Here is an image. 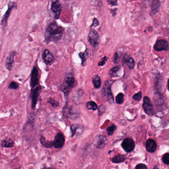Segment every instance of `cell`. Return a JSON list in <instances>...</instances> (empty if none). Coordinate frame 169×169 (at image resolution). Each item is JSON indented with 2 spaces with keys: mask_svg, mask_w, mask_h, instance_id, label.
<instances>
[{
  "mask_svg": "<svg viewBox=\"0 0 169 169\" xmlns=\"http://www.w3.org/2000/svg\"><path fill=\"white\" fill-rule=\"evenodd\" d=\"M117 10V9H114V10H111V14H112V15H113L114 17L115 16L116 14Z\"/></svg>",
  "mask_w": 169,
  "mask_h": 169,
  "instance_id": "ab89813d",
  "label": "cell"
},
{
  "mask_svg": "<svg viewBox=\"0 0 169 169\" xmlns=\"http://www.w3.org/2000/svg\"><path fill=\"white\" fill-rule=\"evenodd\" d=\"M88 40L90 44L94 48H96L99 43L100 37L97 31L94 29H91L88 36Z\"/></svg>",
  "mask_w": 169,
  "mask_h": 169,
  "instance_id": "5b68a950",
  "label": "cell"
},
{
  "mask_svg": "<svg viewBox=\"0 0 169 169\" xmlns=\"http://www.w3.org/2000/svg\"><path fill=\"white\" fill-rule=\"evenodd\" d=\"M160 7V0H153L151 7V15H155Z\"/></svg>",
  "mask_w": 169,
  "mask_h": 169,
  "instance_id": "e0dca14e",
  "label": "cell"
},
{
  "mask_svg": "<svg viewBox=\"0 0 169 169\" xmlns=\"http://www.w3.org/2000/svg\"><path fill=\"white\" fill-rule=\"evenodd\" d=\"M77 83L75 77L72 73L67 74L63 79V82L60 86V90L63 93L65 97L68 96L72 88Z\"/></svg>",
  "mask_w": 169,
  "mask_h": 169,
  "instance_id": "7a4b0ae2",
  "label": "cell"
},
{
  "mask_svg": "<svg viewBox=\"0 0 169 169\" xmlns=\"http://www.w3.org/2000/svg\"><path fill=\"white\" fill-rule=\"evenodd\" d=\"M120 70H121V67L119 66L113 68L111 69V70H110L109 75H110V77H119V72H120Z\"/></svg>",
  "mask_w": 169,
  "mask_h": 169,
  "instance_id": "cb8c5ba5",
  "label": "cell"
},
{
  "mask_svg": "<svg viewBox=\"0 0 169 169\" xmlns=\"http://www.w3.org/2000/svg\"><path fill=\"white\" fill-rule=\"evenodd\" d=\"M169 44L167 41L164 39L158 40L154 45V49L157 51H162L167 50Z\"/></svg>",
  "mask_w": 169,
  "mask_h": 169,
  "instance_id": "7c38bea8",
  "label": "cell"
},
{
  "mask_svg": "<svg viewBox=\"0 0 169 169\" xmlns=\"http://www.w3.org/2000/svg\"><path fill=\"white\" fill-rule=\"evenodd\" d=\"M116 103L118 104H121L124 101V95L122 93H120L117 96L116 99Z\"/></svg>",
  "mask_w": 169,
  "mask_h": 169,
  "instance_id": "83f0119b",
  "label": "cell"
},
{
  "mask_svg": "<svg viewBox=\"0 0 169 169\" xmlns=\"http://www.w3.org/2000/svg\"><path fill=\"white\" fill-rule=\"evenodd\" d=\"M41 86L39 84L35 87L33 88L31 91V108L33 110L35 109L37 103L38 99L39 96L40 91L41 90Z\"/></svg>",
  "mask_w": 169,
  "mask_h": 169,
  "instance_id": "277c9868",
  "label": "cell"
},
{
  "mask_svg": "<svg viewBox=\"0 0 169 169\" xmlns=\"http://www.w3.org/2000/svg\"><path fill=\"white\" fill-rule=\"evenodd\" d=\"M62 9V6L60 0H52L51 3V10L54 14V18L58 19L60 17Z\"/></svg>",
  "mask_w": 169,
  "mask_h": 169,
  "instance_id": "8992f818",
  "label": "cell"
},
{
  "mask_svg": "<svg viewBox=\"0 0 169 169\" xmlns=\"http://www.w3.org/2000/svg\"><path fill=\"white\" fill-rule=\"evenodd\" d=\"M64 28L59 26L54 21L48 26L45 34V39L47 43L57 42L61 39L63 34Z\"/></svg>",
  "mask_w": 169,
  "mask_h": 169,
  "instance_id": "6da1fadb",
  "label": "cell"
},
{
  "mask_svg": "<svg viewBox=\"0 0 169 169\" xmlns=\"http://www.w3.org/2000/svg\"><path fill=\"white\" fill-rule=\"evenodd\" d=\"M15 3L13 2H10L8 4V9L6 12L5 14L3 15L2 20V25L3 26H7L8 19L9 18L10 12L12 10V9L15 7Z\"/></svg>",
  "mask_w": 169,
  "mask_h": 169,
  "instance_id": "4fadbf2b",
  "label": "cell"
},
{
  "mask_svg": "<svg viewBox=\"0 0 169 169\" xmlns=\"http://www.w3.org/2000/svg\"><path fill=\"white\" fill-rule=\"evenodd\" d=\"M107 139L103 135H99L98 138L97 142L96 147L97 148L102 149L105 147Z\"/></svg>",
  "mask_w": 169,
  "mask_h": 169,
  "instance_id": "44dd1931",
  "label": "cell"
},
{
  "mask_svg": "<svg viewBox=\"0 0 169 169\" xmlns=\"http://www.w3.org/2000/svg\"><path fill=\"white\" fill-rule=\"evenodd\" d=\"M162 160L164 164L169 165V153H167L164 154L163 156Z\"/></svg>",
  "mask_w": 169,
  "mask_h": 169,
  "instance_id": "1f68e13d",
  "label": "cell"
},
{
  "mask_svg": "<svg viewBox=\"0 0 169 169\" xmlns=\"http://www.w3.org/2000/svg\"><path fill=\"white\" fill-rule=\"evenodd\" d=\"M123 61H124V63H126L127 66H128V68L130 70H132L134 68L135 63V61L133 60V59L132 58V57L128 56V55L125 56L124 59H123Z\"/></svg>",
  "mask_w": 169,
  "mask_h": 169,
  "instance_id": "ac0fdd59",
  "label": "cell"
},
{
  "mask_svg": "<svg viewBox=\"0 0 169 169\" xmlns=\"http://www.w3.org/2000/svg\"><path fill=\"white\" fill-rule=\"evenodd\" d=\"M135 169H147V166L143 164H138L136 167Z\"/></svg>",
  "mask_w": 169,
  "mask_h": 169,
  "instance_id": "8d00e7d4",
  "label": "cell"
},
{
  "mask_svg": "<svg viewBox=\"0 0 169 169\" xmlns=\"http://www.w3.org/2000/svg\"><path fill=\"white\" fill-rule=\"evenodd\" d=\"M48 102L53 107L56 108L59 106V102L52 98L50 97L48 100Z\"/></svg>",
  "mask_w": 169,
  "mask_h": 169,
  "instance_id": "f1b7e54d",
  "label": "cell"
},
{
  "mask_svg": "<svg viewBox=\"0 0 169 169\" xmlns=\"http://www.w3.org/2000/svg\"><path fill=\"white\" fill-rule=\"evenodd\" d=\"M14 144V141L10 139L2 140L1 143V146L5 148H10V147H13Z\"/></svg>",
  "mask_w": 169,
  "mask_h": 169,
  "instance_id": "603a6c76",
  "label": "cell"
},
{
  "mask_svg": "<svg viewBox=\"0 0 169 169\" xmlns=\"http://www.w3.org/2000/svg\"><path fill=\"white\" fill-rule=\"evenodd\" d=\"M63 114L65 117L70 119H75L79 115L78 110L76 109L75 106L69 105L68 104L63 108Z\"/></svg>",
  "mask_w": 169,
  "mask_h": 169,
  "instance_id": "3957f363",
  "label": "cell"
},
{
  "mask_svg": "<svg viewBox=\"0 0 169 169\" xmlns=\"http://www.w3.org/2000/svg\"><path fill=\"white\" fill-rule=\"evenodd\" d=\"M86 108L88 110H93V111H95L97 109L98 106L97 104L94 102V101H89L86 103Z\"/></svg>",
  "mask_w": 169,
  "mask_h": 169,
  "instance_id": "4316f807",
  "label": "cell"
},
{
  "mask_svg": "<svg viewBox=\"0 0 169 169\" xmlns=\"http://www.w3.org/2000/svg\"><path fill=\"white\" fill-rule=\"evenodd\" d=\"M168 89L169 91V79H168Z\"/></svg>",
  "mask_w": 169,
  "mask_h": 169,
  "instance_id": "60d3db41",
  "label": "cell"
},
{
  "mask_svg": "<svg viewBox=\"0 0 169 169\" xmlns=\"http://www.w3.org/2000/svg\"><path fill=\"white\" fill-rule=\"evenodd\" d=\"M40 142L42 146L45 148H50L53 147V141L47 140L43 136H41V137L40 138Z\"/></svg>",
  "mask_w": 169,
  "mask_h": 169,
  "instance_id": "ffe728a7",
  "label": "cell"
},
{
  "mask_svg": "<svg viewBox=\"0 0 169 169\" xmlns=\"http://www.w3.org/2000/svg\"><path fill=\"white\" fill-rule=\"evenodd\" d=\"M19 85L18 83L15 82V81H12V82H10V84L9 88L10 89L17 90L19 88Z\"/></svg>",
  "mask_w": 169,
  "mask_h": 169,
  "instance_id": "4dcf8cb0",
  "label": "cell"
},
{
  "mask_svg": "<svg viewBox=\"0 0 169 169\" xmlns=\"http://www.w3.org/2000/svg\"><path fill=\"white\" fill-rule=\"evenodd\" d=\"M70 131L72 133L71 137H74L77 134L78 130L80 129H83V126L81 125H71L70 126Z\"/></svg>",
  "mask_w": 169,
  "mask_h": 169,
  "instance_id": "7402d4cb",
  "label": "cell"
},
{
  "mask_svg": "<svg viewBox=\"0 0 169 169\" xmlns=\"http://www.w3.org/2000/svg\"><path fill=\"white\" fill-rule=\"evenodd\" d=\"M143 107L146 114L149 116H152L154 113L152 102L149 98L146 96L144 98Z\"/></svg>",
  "mask_w": 169,
  "mask_h": 169,
  "instance_id": "30bf717a",
  "label": "cell"
},
{
  "mask_svg": "<svg viewBox=\"0 0 169 169\" xmlns=\"http://www.w3.org/2000/svg\"><path fill=\"white\" fill-rule=\"evenodd\" d=\"M30 87L33 88L39 84V72L37 68L34 66L31 74Z\"/></svg>",
  "mask_w": 169,
  "mask_h": 169,
  "instance_id": "9c48e42d",
  "label": "cell"
},
{
  "mask_svg": "<svg viewBox=\"0 0 169 169\" xmlns=\"http://www.w3.org/2000/svg\"><path fill=\"white\" fill-rule=\"evenodd\" d=\"M65 137L63 133L60 132L55 136L53 141V147L56 149H60L63 147L65 144Z\"/></svg>",
  "mask_w": 169,
  "mask_h": 169,
  "instance_id": "ba28073f",
  "label": "cell"
},
{
  "mask_svg": "<svg viewBox=\"0 0 169 169\" xmlns=\"http://www.w3.org/2000/svg\"><path fill=\"white\" fill-rule=\"evenodd\" d=\"M99 25V22L97 19L94 18L93 21V23L91 26V28H96Z\"/></svg>",
  "mask_w": 169,
  "mask_h": 169,
  "instance_id": "836d02e7",
  "label": "cell"
},
{
  "mask_svg": "<svg viewBox=\"0 0 169 169\" xmlns=\"http://www.w3.org/2000/svg\"><path fill=\"white\" fill-rule=\"evenodd\" d=\"M119 61V57L118 52H116L114 56V62L115 63H118Z\"/></svg>",
  "mask_w": 169,
  "mask_h": 169,
  "instance_id": "74e56055",
  "label": "cell"
},
{
  "mask_svg": "<svg viewBox=\"0 0 169 169\" xmlns=\"http://www.w3.org/2000/svg\"><path fill=\"white\" fill-rule=\"evenodd\" d=\"M105 110H106V108L104 106L101 105V106H99V108H98L99 116H101L103 113H104Z\"/></svg>",
  "mask_w": 169,
  "mask_h": 169,
  "instance_id": "e575fe53",
  "label": "cell"
},
{
  "mask_svg": "<svg viewBox=\"0 0 169 169\" xmlns=\"http://www.w3.org/2000/svg\"><path fill=\"white\" fill-rule=\"evenodd\" d=\"M108 2L112 6H117L118 4L117 0H107Z\"/></svg>",
  "mask_w": 169,
  "mask_h": 169,
  "instance_id": "f35d334b",
  "label": "cell"
},
{
  "mask_svg": "<svg viewBox=\"0 0 169 169\" xmlns=\"http://www.w3.org/2000/svg\"><path fill=\"white\" fill-rule=\"evenodd\" d=\"M88 55V53L87 50H86L84 52H81L79 54V57L81 60L82 66H84L86 65Z\"/></svg>",
  "mask_w": 169,
  "mask_h": 169,
  "instance_id": "484cf974",
  "label": "cell"
},
{
  "mask_svg": "<svg viewBox=\"0 0 169 169\" xmlns=\"http://www.w3.org/2000/svg\"><path fill=\"white\" fill-rule=\"evenodd\" d=\"M108 60V58L107 57H104L102 59V60L99 61V63L98 64V65L99 66H103L106 63V62Z\"/></svg>",
  "mask_w": 169,
  "mask_h": 169,
  "instance_id": "d590c367",
  "label": "cell"
},
{
  "mask_svg": "<svg viewBox=\"0 0 169 169\" xmlns=\"http://www.w3.org/2000/svg\"><path fill=\"white\" fill-rule=\"evenodd\" d=\"M16 54V52H12L7 57L5 61V67L8 70H12L14 63V57Z\"/></svg>",
  "mask_w": 169,
  "mask_h": 169,
  "instance_id": "5bb4252c",
  "label": "cell"
},
{
  "mask_svg": "<svg viewBox=\"0 0 169 169\" xmlns=\"http://www.w3.org/2000/svg\"><path fill=\"white\" fill-rule=\"evenodd\" d=\"M117 127L116 125H112L111 126H109L107 129L108 132V135L111 136L113 135L115 131L116 130Z\"/></svg>",
  "mask_w": 169,
  "mask_h": 169,
  "instance_id": "f546056e",
  "label": "cell"
},
{
  "mask_svg": "<svg viewBox=\"0 0 169 169\" xmlns=\"http://www.w3.org/2000/svg\"><path fill=\"white\" fill-rule=\"evenodd\" d=\"M121 147L126 152H132L135 148V143L132 138H126L122 142Z\"/></svg>",
  "mask_w": 169,
  "mask_h": 169,
  "instance_id": "8fae6325",
  "label": "cell"
},
{
  "mask_svg": "<svg viewBox=\"0 0 169 169\" xmlns=\"http://www.w3.org/2000/svg\"><path fill=\"white\" fill-rule=\"evenodd\" d=\"M42 59L46 65H49L54 59V56L48 49L45 50L42 54Z\"/></svg>",
  "mask_w": 169,
  "mask_h": 169,
  "instance_id": "9a60e30c",
  "label": "cell"
},
{
  "mask_svg": "<svg viewBox=\"0 0 169 169\" xmlns=\"http://www.w3.org/2000/svg\"><path fill=\"white\" fill-rule=\"evenodd\" d=\"M92 83L96 89H99L101 86V79L100 76L98 75H94L92 77Z\"/></svg>",
  "mask_w": 169,
  "mask_h": 169,
  "instance_id": "d6986e66",
  "label": "cell"
},
{
  "mask_svg": "<svg viewBox=\"0 0 169 169\" xmlns=\"http://www.w3.org/2000/svg\"><path fill=\"white\" fill-rule=\"evenodd\" d=\"M133 99L135 100V101H140L142 98V93L141 92H139L135 94L133 96Z\"/></svg>",
  "mask_w": 169,
  "mask_h": 169,
  "instance_id": "d6a6232c",
  "label": "cell"
},
{
  "mask_svg": "<svg viewBox=\"0 0 169 169\" xmlns=\"http://www.w3.org/2000/svg\"><path fill=\"white\" fill-rule=\"evenodd\" d=\"M126 159V158L125 156L119 154L118 155L116 156L115 157L113 158L111 161L114 163H120L124 162Z\"/></svg>",
  "mask_w": 169,
  "mask_h": 169,
  "instance_id": "d4e9b609",
  "label": "cell"
},
{
  "mask_svg": "<svg viewBox=\"0 0 169 169\" xmlns=\"http://www.w3.org/2000/svg\"><path fill=\"white\" fill-rule=\"evenodd\" d=\"M113 81L108 80L105 83L104 87L103 90H104L105 94H106L107 97L108 101L110 104H113L114 102V99L113 94L111 91V86L113 84Z\"/></svg>",
  "mask_w": 169,
  "mask_h": 169,
  "instance_id": "52a82bcc",
  "label": "cell"
},
{
  "mask_svg": "<svg viewBox=\"0 0 169 169\" xmlns=\"http://www.w3.org/2000/svg\"><path fill=\"white\" fill-rule=\"evenodd\" d=\"M157 144L156 142L153 139H148L146 143V148L149 152L153 153L157 148Z\"/></svg>",
  "mask_w": 169,
  "mask_h": 169,
  "instance_id": "2e32d148",
  "label": "cell"
}]
</instances>
